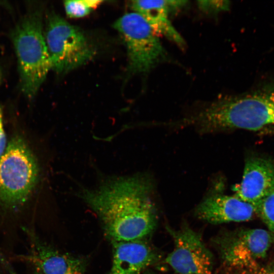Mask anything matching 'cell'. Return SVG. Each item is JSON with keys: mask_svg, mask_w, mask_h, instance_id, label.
Here are the masks:
<instances>
[{"mask_svg": "<svg viewBox=\"0 0 274 274\" xmlns=\"http://www.w3.org/2000/svg\"><path fill=\"white\" fill-rule=\"evenodd\" d=\"M34 274H42L39 270L34 268Z\"/></svg>", "mask_w": 274, "mask_h": 274, "instance_id": "21", "label": "cell"}, {"mask_svg": "<svg viewBox=\"0 0 274 274\" xmlns=\"http://www.w3.org/2000/svg\"><path fill=\"white\" fill-rule=\"evenodd\" d=\"M174 247L166 263L178 274H213L214 260L201 236L187 225L179 229L166 227Z\"/></svg>", "mask_w": 274, "mask_h": 274, "instance_id": "7", "label": "cell"}, {"mask_svg": "<svg viewBox=\"0 0 274 274\" xmlns=\"http://www.w3.org/2000/svg\"><path fill=\"white\" fill-rule=\"evenodd\" d=\"M111 243L112 262L107 274H144L158 259L144 239Z\"/></svg>", "mask_w": 274, "mask_h": 274, "instance_id": "12", "label": "cell"}, {"mask_svg": "<svg viewBox=\"0 0 274 274\" xmlns=\"http://www.w3.org/2000/svg\"><path fill=\"white\" fill-rule=\"evenodd\" d=\"M186 1H132L131 8L147 21L154 33L162 36L174 42L180 47L185 42L172 24L168 19L169 13L185 6Z\"/></svg>", "mask_w": 274, "mask_h": 274, "instance_id": "13", "label": "cell"}, {"mask_svg": "<svg viewBox=\"0 0 274 274\" xmlns=\"http://www.w3.org/2000/svg\"><path fill=\"white\" fill-rule=\"evenodd\" d=\"M126 48L128 67L134 73L149 72L167 59V53L147 21L133 12L119 18L114 24Z\"/></svg>", "mask_w": 274, "mask_h": 274, "instance_id": "6", "label": "cell"}, {"mask_svg": "<svg viewBox=\"0 0 274 274\" xmlns=\"http://www.w3.org/2000/svg\"><path fill=\"white\" fill-rule=\"evenodd\" d=\"M199 219L211 224L247 221L253 216L252 205L235 195H211L201 201L195 209Z\"/></svg>", "mask_w": 274, "mask_h": 274, "instance_id": "10", "label": "cell"}, {"mask_svg": "<svg viewBox=\"0 0 274 274\" xmlns=\"http://www.w3.org/2000/svg\"><path fill=\"white\" fill-rule=\"evenodd\" d=\"M2 78H3V72H2V69L0 66V85L2 81Z\"/></svg>", "mask_w": 274, "mask_h": 274, "instance_id": "20", "label": "cell"}, {"mask_svg": "<svg viewBox=\"0 0 274 274\" xmlns=\"http://www.w3.org/2000/svg\"><path fill=\"white\" fill-rule=\"evenodd\" d=\"M44 36L52 69L58 73L68 72L93 57V48L82 30L54 12L47 15Z\"/></svg>", "mask_w": 274, "mask_h": 274, "instance_id": "5", "label": "cell"}, {"mask_svg": "<svg viewBox=\"0 0 274 274\" xmlns=\"http://www.w3.org/2000/svg\"><path fill=\"white\" fill-rule=\"evenodd\" d=\"M29 249L23 258L42 274H84L86 260L61 252L41 240L31 229L23 227Z\"/></svg>", "mask_w": 274, "mask_h": 274, "instance_id": "9", "label": "cell"}, {"mask_svg": "<svg viewBox=\"0 0 274 274\" xmlns=\"http://www.w3.org/2000/svg\"><path fill=\"white\" fill-rule=\"evenodd\" d=\"M7 145L6 136L3 125V112L0 107V157L5 151Z\"/></svg>", "mask_w": 274, "mask_h": 274, "instance_id": "18", "label": "cell"}, {"mask_svg": "<svg viewBox=\"0 0 274 274\" xmlns=\"http://www.w3.org/2000/svg\"><path fill=\"white\" fill-rule=\"evenodd\" d=\"M272 237L260 228L226 232L216 239L223 263L227 267H238L258 263L270 248Z\"/></svg>", "mask_w": 274, "mask_h": 274, "instance_id": "8", "label": "cell"}, {"mask_svg": "<svg viewBox=\"0 0 274 274\" xmlns=\"http://www.w3.org/2000/svg\"><path fill=\"white\" fill-rule=\"evenodd\" d=\"M37 159L24 140L15 135L0 157V208L16 210L28 199L37 184Z\"/></svg>", "mask_w": 274, "mask_h": 274, "instance_id": "4", "label": "cell"}, {"mask_svg": "<svg viewBox=\"0 0 274 274\" xmlns=\"http://www.w3.org/2000/svg\"><path fill=\"white\" fill-rule=\"evenodd\" d=\"M11 38L17 59L21 90L32 99L52 69L41 10L29 8L12 29Z\"/></svg>", "mask_w": 274, "mask_h": 274, "instance_id": "3", "label": "cell"}, {"mask_svg": "<svg viewBox=\"0 0 274 274\" xmlns=\"http://www.w3.org/2000/svg\"><path fill=\"white\" fill-rule=\"evenodd\" d=\"M274 186V164L269 160L251 157L245 162L241 183L234 195L254 206Z\"/></svg>", "mask_w": 274, "mask_h": 274, "instance_id": "11", "label": "cell"}, {"mask_svg": "<svg viewBox=\"0 0 274 274\" xmlns=\"http://www.w3.org/2000/svg\"><path fill=\"white\" fill-rule=\"evenodd\" d=\"M152 188L149 177L137 175L85 190L82 197L97 215L111 242L144 240L157 224Z\"/></svg>", "mask_w": 274, "mask_h": 274, "instance_id": "1", "label": "cell"}, {"mask_svg": "<svg viewBox=\"0 0 274 274\" xmlns=\"http://www.w3.org/2000/svg\"><path fill=\"white\" fill-rule=\"evenodd\" d=\"M254 209L274 239V186L254 206Z\"/></svg>", "mask_w": 274, "mask_h": 274, "instance_id": "14", "label": "cell"}, {"mask_svg": "<svg viewBox=\"0 0 274 274\" xmlns=\"http://www.w3.org/2000/svg\"><path fill=\"white\" fill-rule=\"evenodd\" d=\"M231 270L229 274H274V266L254 264L238 267H227Z\"/></svg>", "mask_w": 274, "mask_h": 274, "instance_id": "17", "label": "cell"}, {"mask_svg": "<svg viewBox=\"0 0 274 274\" xmlns=\"http://www.w3.org/2000/svg\"><path fill=\"white\" fill-rule=\"evenodd\" d=\"M0 263L2 266L9 272V273L12 274L14 271V269L10 263L8 261L6 258L5 255L3 254L2 251L0 249Z\"/></svg>", "mask_w": 274, "mask_h": 274, "instance_id": "19", "label": "cell"}, {"mask_svg": "<svg viewBox=\"0 0 274 274\" xmlns=\"http://www.w3.org/2000/svg\"><path fill=\"white\" fill-rule=\"evenodd\" d=\"M102 2V1L98 0L66 1L64 5L67 15L71 18H77L88 15Z\"/></svg>", "mask_w": 274, "mask_h": 274, "instance_id": "15", "label": "cell"}, {"mask_svg": "<svg viewBox=\"0 0 274 274\" xmlns=\"http://www.w3.org/2000/svg\"><path fill=\"white\" fill-rule=\"evenodd\" d=\"M197 4L202 12L214 15L227 11L230 6L228 1H199Z\"/></svg>", "mask_w": 274, "mask_h": 274, "instance_id": "16", "label": "cell"}, {"mask_svg": "<svg viewBox=\"0 0 274 274\" xmlns=\"http://www.w3.org/2000/svg\"><path fill=\"white\" fill-rule=\"evenodd\" d=\"M199 119L207 133L273 125L274 85L219 99L202 110Z\"/></svg>", "mask_w": 274, "mask_h": 274, "instance_id": "2", "label": "cell"}]
</instances>
